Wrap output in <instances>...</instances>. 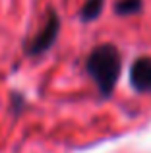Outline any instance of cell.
Segmentation results:
<instances>
[{
  "mask_svg": "<svg viewBox=\"0 0 151 153\" xmlns=\"http://www.w3.org/2000/svg\"><path fill=\"white\" fill-rule=\"evenodd\" d=\"M85 70L103 97H110L122 70V56L114 45H99L87 56Z\"/></svg>",
  "mask_w": 151,
  "mask_h": 153,
  "instance_id": "1",
  "label": "cell"
},
{
  "mask_svg": "<svg viewBox=\"0 0 151 153\" xmlns=\"http://www.w3.org/2000/svg\"><path fill=\"white\" fill-rule=\"evenodd\" d=\"M58 31H60V18L56 16L54 10H50L45 27L29 41L25 52L29 56H39V54H43V52H47L54 45V41H56V37H58Z\"/></svg>",
  "mask_w": 151,
  "mask_h": 153,
  "instance_id": "2",
  "label": "cell"
},
{
  "mask_svg": "<svg viewBox=\"0 0 151 153\" xmlns=\"http://www.w3.org/2000/svg\"><path fill=\"white\" fill-rule=\"evenodd\" d=\"M130 85L138 93H151V56H140L130 68Z\"/></svg>",
  "mask_w": 151,
  "mask_h": 153,
  "instance_id": "3",
  "label": "cell"
},
{
  "mask_svg": "<svg viewBox=\"0 0 151 153\" xmlns=\"http://www.w3.org/2000/svg\"><path fill=\"white\" fill-rule=\"evenodd\" d=\"M103 6H105V0H87L83 4L81 12H79L81 22H93V19H97L103 12Z\"/></svg>",
  "mask_w": 151,
  "mask_h": 153,
  "instance_id": "4",
  "label": "cell"
},
{
  "mask_svg": "<svg viewBox=\"0 0 151 153\" xmlns=\"http://www.w3.org/2000/svg\"><path fill=\"white\" fill-rule=\"evenodd\" d=\"M141 8H144V2H141V0H118V2H114V12H116L118 16L138 14Z\"/></svg>",
  "mask_w": 151,
  "mask_h": 153,
  "instance_id": "5",
  "label": "cell"
}]
</instances>
